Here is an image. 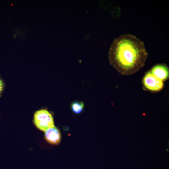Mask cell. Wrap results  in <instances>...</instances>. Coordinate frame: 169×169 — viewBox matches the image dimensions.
Listing matches in <instances>:
<instances>
[{
	"label": "cell",
	"instance_id": "obj_2",
	"mask_svg": "<svg viewBox=\"0 0 169 169\" xmlns=\"http://www.w3.org/2000/svg\"><path fill=\"white\" fill-rule=\"evenodd\" d=\"M34 122L38 129L44 132L54 126L51 114L46 110H40L35 113Z\"/></svg>",
	"mask_w": 169,
	"mask_h": 169
},
{
	"label": "cell",
	"instance_id": "obj_1",
	"mask_svg": "<svg viewBox=\"0 0 169 169\" xmlns=\"http://www.w3.org/2000/svg\"><path fill=\"white\" fill-rule=\"evenodd\" d=\"M148 55L144 42L129 34L115 38L108 53L111 65L120 74L127 76L135 73L143 67Z\"/></svg>",
	"mask_w": 169,
	"mask_h": 169
},
{
	"label": "cell",
	"instance_id": "obj_4",
	"mask_svg": "<svg viewBox=\"0 0 169 169\" xmlns=\"http://www.w3.org/2000/svg\"><path fill=\"white\" fill-rule=\"evenodd\" d=\"M150 70L153 75L163 82L169 78V68L165 64H156Z\"/></svg>",
	"mask_w": 169,
	"mask_h": 169
},
{
	"label": "cell",
	"instance_id": "obj_6",
	"mask_svg": "<svg viewBox=\"0 0 169 169\" xmlns=\"http://www.w3.org/2000/svg\"><path fill=\"white\" fill-rule=\"evenodd\" d=\"M84 107V104L82 102H74L71 104V108L74 112L79 114L81 112Z\"/></svg>",
	"mask_w": 169,
	"mask_h": 169
},
{
	"label": "cell",
	"instance_id": "obj_5",
	"mask_svg": "<svg viewBox=\"0 0 169 169\" xmlns=\"http://www.w3.org/2000/svg\"><path fill=\"white\" fill-rule=\"evenodd\" d=\"M44 137L49 143L55 145L59 143L61 138L59 130L54 126L44 131Z\"/></svg>",
	"mask_w": 169,
	"mask_h": 169
},
{
	"label": "cell",
	"instance_id": "obj_7",
	"mask_svg": "<svg viewBox=\"0 0 169 169\" xmlns=\"http://www.w3.org/2000/svg\"><path fill=\"white\" fill-rule=\"evenodd\" d=\"M5 87V84L3 79L0 76V96L3 91Z\"/></svg>",
	"mask_w": 169,
	"mask_h": 169
},
{
	"label": "cell",
	"instance_id": "obj_3",
	"mask_svg": "<svg viewBox=\"0 0 169 169\" xmlns=\"http://www.w3.org/2000/svg\"><path fill=\"white\" fill-rule=\"evenodd\" d=\"M142 82L143 89L152 92L160 91L164 85V82L153 75L150 70L146 72Z\"/></svg>",
	"mask_w": 169,
	"mask_h": 169
}]
</instances>
